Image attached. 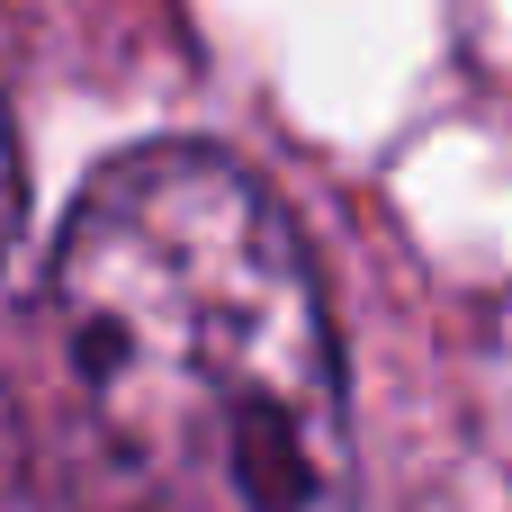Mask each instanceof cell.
<instances>
[{
	"label": "cell",
	"mask_w": 512,
	"mask_h": 512,
	"mask_svg": "<svg viewBox=\"0 0 512 512\" xmlns=\"http://www.w3.org/2000/svg\"><path fill=\"white\" fill-rule=\"evenodd\" d=\"M99 432L198 512H342L351 378L288 207L216 144L108 153L54 243Z\"/></svg>",
	"instance_id": "1"
},
{
	"label": "cell",
	"mask_w": 512,
	"mask_h": 512,
	"mask_svg": "<svg viewBox=\"0 0 512 512\" xmlns=\"http://www.w3.org/2000/svg\"><path fill=\"white\" fill-rule=\"evenodd\" d=\"M27 225V171H18V135H9V108H0V252L18 243Z\"/></svg>",
	"instance_id": "2"
}]
</instances>
